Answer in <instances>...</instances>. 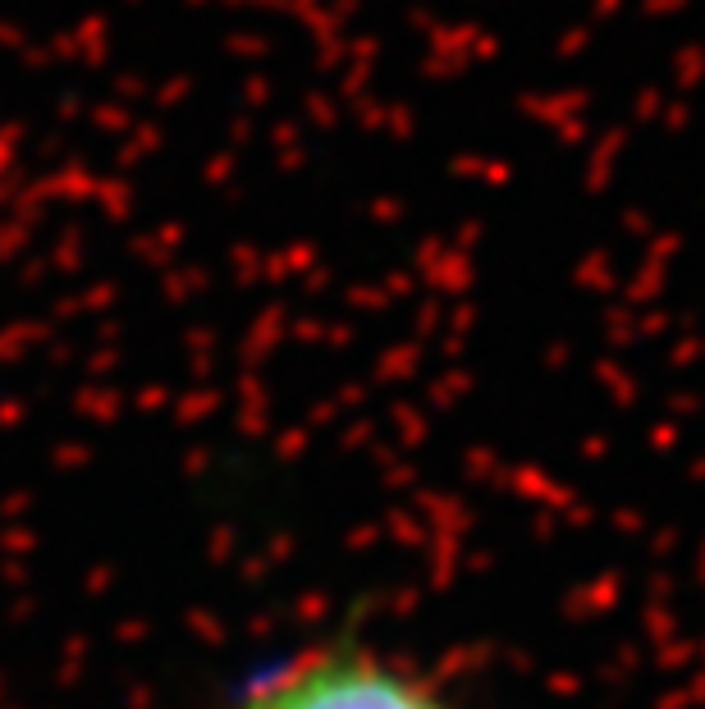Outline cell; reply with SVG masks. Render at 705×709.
I'll list each match as a JSON object with an SVG mask.
<instances>
[{
  "label": "cell",
  "instance_id": "cell-1",
  "mask_svg": "<svg viewBox=\"0 0 705 709\" xmlns=\"http://www.w3.org/2000/svg\"><path fill=\"white\" fill-rule=\"evenodd\" d=\"M225 709H467L440 682L362 645H316L252 673Z\"/></svg>",
  "mask_w": 705,
  "mask_h": 709
}]
</instances>
